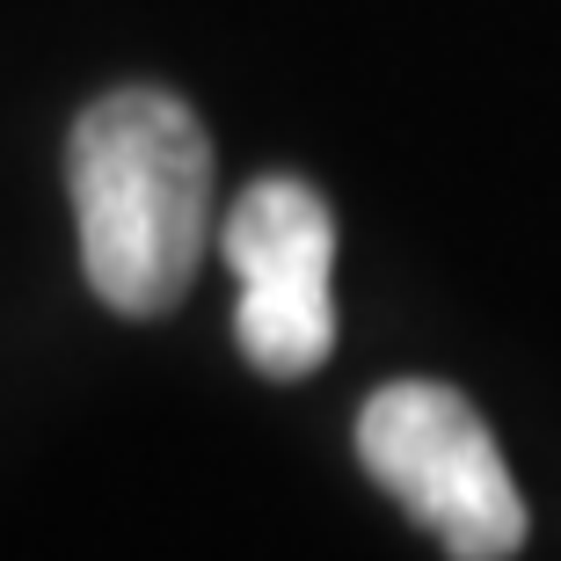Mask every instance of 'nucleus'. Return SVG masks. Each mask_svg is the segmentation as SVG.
Wrapping results in <instances>:
<instances>
[{
    "instance_id": "7ed1b4c3",
    "label": "nucleus",
    "mask_w": 561,
    "mask_h": 561,
    "mask_svg": "<svg viewBox=\"0 0 561 561\" xmlns=\"http://www.w3.org/2000/svg\"><path fill=\"white\" fill-rule=\"evenodd\" d=\"M219 255L241 277L233 335L263 379H307L335 351V219L299 175H263L219 219Z\"/></svg>"
},
{
    "instance_id": "f257e3e1",
    "label": "nucleus",
    "mask_w": 561,
    "mask_h": 561,
    "mask_svg": "<svg viewBox=\"0 0 561 561\" xmlns=\"http://www.w3.org/2000/svg\"><path fill=\"white\" fill-rule=\"evenodd\" d=\"M73 219L95 299L153 321L211 249V139L168 88H117L73 125Z\"/></svg>"
},
{
    "instance_id": "f03ea898",
    "label": "nucleus",
    "mask_w": 561,
    "mask_h": 561,
    "mask_svg": "<svg viewBox=\"0 0 561 561\" xmlns=\"http://www.w3.org/2000/svg\"><path fill=\"white\" fill-rule=\"evenodd\" d=\"M357 459L387 496L437 533L453 561H511L525 547V496L489 423L437 379H394L357 416Z\"/></svg>"
}]
</instances>
